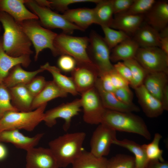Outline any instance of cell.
<instances>
[{
  "label": "cell",
  "mask_w": 168,
  "mask_h": 168,
  "mask_svg": "<svg viewBox=\"0 0 168 168\" xmlns=\"http://www.w3.org/2000/svg\"><path fill=\"white\" fill-rule=\"evenodd\" d=\"M0 22L4 30L2 46L7 54L19 57L33 53L32 43L18 23L4 12H0Z\"/></svg>",
  "instance_id": "obj_1"
},
{
  "label": "cell",
  "mask_w": 168,
  "mask_h": 168,
  "mask_svg": "<svg viewBox=\"0 0 168 168\" xmlns=\"http://www.w3.org/2000/svg\"><path fill=\"white\" fill-rule=\"evenodd\" d=\"M86 136L84 132L67 133L50 141L49 148L60 168L72 164L84 150L83 144Z\"/></svg>",
  "instance_id": "obj_2"
},
{
  "label": "cell",
  "mask_w": 168,
  "mask_h": 168,
  "mask_svg": "<svg viewBox=\"0 0 168 168\" xmlns=\"http://www.w3.org/2000/svg\"><path fill=\"white\" fill-rule=\"evenodd\" d=\"M101 123L116 131L136 133L147 140L151 139V133L144 121L139 116L131 112H120L106 109Z\"/></svg>",
  "instance_id": "obj_3"
},
{
  "label": "cell",
  "mask_w": 168,
  "mask_h": 168,
  "mask_svg": "<svg viewBox=\"0 0 168 168\" xmlns=\"http://www.w3.org/2000/svg\"><path fill=\"white\" fill-rule=\"evenodd\" d=\"M47 104L29 112L9 111L0 119V133L8 130L24 129L33 131L43 121Z\"/></svg>",
  "instance_id": "obj_4"
},
{
  "label": "cell",
  "mask_w": 168,
  "mask_h": 168,
  "mask_svg": "<svg viewBox=\"0 0 168 168\" xmlns=\"http://www.w3.org/2000/svg\"><path fill=\"white\" fill-rule=\"evenodd\" d=\"M18 23L34 46L35 61L40 53L46 49H49L54 56H58L54 44L57 33L42 26L38 20H28Z\"/></svg>",
  "instance_id": "obj_5"
},
{
  "label": "cell",
  "mask_w": 168,
  "mask_h": 168,
  "mask_svg": "<svg viewBox=\"0 0 168 168\" xmlns=\"http://www.w3.org/2000/svg\"><path fill=\"white\" fill-rule=\"evenodd\" d=\"M89 38L87 37L73 36L64 33L57 35L54 46L57 55H69L77 63H91L87 53Z\"/></svg>",
  "instance_id": "obj_6"
},
{
  "label": "cell",
  "mask_w": 168,
  "mask_h": 168,
  "mask_svg": "<svg viewBox=\"0 0 168 168\" xmlns=\"http://www.w3.org/2000/svg\"><path fill=\"white\" fill-rule=\"evenodd\" d=\"M40 20L41 25L47 29L58 28L63 33L70 34L75 30L81 29L67 20L63 15L54 12L50 8L41 6L35 0H26L25 3Z\"/></svg>",
  "instance_id": "obj_7"
},
{
  "label": "cell",
  "mask_w": 168,
  "mask_h": 168,
  "mask_svg": "<svg viewBox=\"0 0 168 168\" xmlns=\"http://www.w3.org/2000/svg\"><path fill=\"white\" fill-rule=\"evenodd\" d=\"M89 38L87 54L92 63L98 70L99 77L113 70V65L110 60L111 50L104 38L93 31Z\"/></svg>",
  "instance_id": "obj_8"
},
{
  "label": "cell",
  "mask_w": 168,
  "mask_h": 168,
  "mask_svg": "<svg viewBox=\"0 0 168 168\" xmlns=\"http://www.w3.org/2000/svg\"><path fill=\"white\" fill-rule=\"evenodd\" d=\"M134 58L148 72L168 73V55L159 47L139 48Z\"/></svg>",
  "instance_id": "obj_9"
},
{
  "label": "cell",
  "mask_w": 168,
  "mask_h": 168,
  "mask_svg": "<svg viewBox=\"0 0 168 168\" xmlns=\"http://www.w3.org/2000/svg\"><path fill=\"white\" fill-rule=\"evenodd\" d=\"M81 94L80 100L84 121L91 125L100 124L106 109L96 88L95 87Z\"/></svg>",
  "instance_id": "obj_10"
},
{
  "label": "cell",
  "mask_w": 168,
  "mask_h": 168,
  "mask_svg": "<svg viewBox=\"0 0 168 168\" xmlns=\"http://www.w3.org/2000/svg\"><path fill=\"white\" fill-rule=\"evenodd\" d=\"M80 99L62 104L44 112L43 121L49 127L56 124V120L61 118L64 120L63 129L67 131L70 127L72 118L77 115L81 110Z\"/></svg>",
  "instance_id": "obj_11"
},
{
  "label": "cell",
  "mask_w": 168,
  "mask_h": 168,
  "mask_svg": "<svg viewBox=\"0 0 168 168\" xmlns=\"http://www.w3.org/2000/svg\"><path fill=\"white\" fill-rule=\"evenodd\" d=\"M93 133L90 142V152L98 157L109 154L111 145L117 138L116 131L100 124Z\"/></svg>",
  "instance_id": "obj_12"
},
{
  "label": "cell",
  "mask_w": 168,
  "mask_h": 168,
  "mask_svg": "<svg viewBox=\"0 0 168 168\" xmlns=\"http://www.w3.org/2000/svg\"><path fill=\"white\" fill-rule=\"evenodd\" d=\"M77 90L81 94L95 87L99 72L91 63H77L71 72Z\"/></svg>",
  "instance_id": "obj_13"
},
{
  "label": "cell",
  "mask_w": 168,
  "mask_h": 168,
  "mask_svg": "<svg viewBox=\"0 0 168 168\" xmlns=\"http://www.w3.org/2000/svg\"><path fill=\"white\" fill-rule=\"evenodd\" d=\"M26 168H59L49 148L33 147L26 151Z\"/></svg>",
  "instance_id": "obj_14"
},
{
  "label": "cell",
  "mask_w": 168,
  "mask_h": 168,
  "mask_svg": "<svg viewBox=\"0 0 168 168\" xmlns=\"http://www.w3.org/2000/svg\"><path fill=\"white\" fill-rule=\"evenodd\" d=\"M44 135L39 133L30 137L24 135L18 130H6L0 133V142L11 143L16 148L27 151L35 147Z\"/></svg>",
  "instance_id": "obj_15"
},
{
  "label": "cell",
  "mask_w": 168,
  "mask_h": 168,
  "mask_svg": "<svg viewBox=\"0 0 168 168\" xmlns=\"http://www.w3.org/2000/svg\"><path fill=\"white\" fill-rule=\"evenodd\" d=\"M134 90L138 102L147 116L156 118L162 114L164 110L161 101L151 94L143 84Z\"/></svg>",
  "instance_id": "obj_16"
},
{
  "label": "cell",
  "mask_w": 168,
  "mask_h": 168,
  "mask_svg": "<svg viewBox=\"0 0 168 168\" xmlns=\"http://www.w3.org/2000/svg\"><path fill=\"white\" fill-rule=\"evenodd\" d=\"M95 87L105 109L123 112L132 113L140 111L139 107L134 103L130 105L125 104L119 100L113 93L104 90L99 78L97 80Z\"/></svg>",
  "instance_id": "obj_17"
},
{
  "label": "cell",
  "mask_w": 168,
  "mask_h": 168,
  "mask_svg": "<svg viewBox=\"0 0 168 168\" xmlns=\"http://www.w3.org/2000/svg\"><path fill=\"white\" fill-rule=\"evenodd\" d=\"M26 0H0V12H5L18 23L38 17L26 7Z\"/></svg>",
  "instance_id": "obj_18"
},
{
  "label": "cell",
  "mask_w": 168,
  "mask_h": 168,
  "mask_svg": "<svg viewBox=\"0 0 168 168\" xmlns=\"http://www.w3.org/2000/svg\"><path fill=\"white\" fill-rule=\"evenodd\" d=\"M145 15L147 24L159 32L168 26V1H156L151 10Z\"/></svg>",
  "instance_id": "obj_19"
},
{
  "label": "cell",
  "mask_w": 168,
  "mask_h": 168,
  "mask_svg": "<svg viewBox=\"0 0 168 168\" xmlns=\"http://www.w3.org/2000/svg\"><path fill=\"white\" fill-rule=\"evenodd\" d=\"M110 27L121 30L129 35L135 33L142 25L144 15H134L123 13L115 14Z\"/></svg>",
  "instance_id": "obj_20"
},
{
  "label": "cell",
  "mask_w": 168,
  "mask_h": 168,
  "mask_svg": "<svg viewBox=\"0 0 168 168\" xmlns=\"http://www.w3.org/2000/svg\"><path fill=\"white\" fill-rule=\"evenodd\" d=\"M12 104L20 112L32 110L34 97L28 90L26 85L19 84L8 88Z\"/></svg>",
  "instance_id": "obj_21"
},
{
  "label": "cell",
  "mask_w": 168,
  "mask_h": 168,
  "mask_svg": "<svg viewBox=\"0 0 168 168\" xmlns=\"http://www.w3.org/2000/svg\"><path fill=\"white\" fill-rule=\"evenodd\" d=\"M31 62L29 55L13 57L7 54L3 49L2 37L0 38V84L15 66L21 64L25 68L28 67Z\"/></svg>",
  "instance_id": "obj_22"
},
{
  "label": "cell",
  "mask_w": 168,
  "mask_h": 168,
  "mask_svg": "<svg viewBox=\"0 0 168 168\" xmlns=\"http://www.w3.org/2000/svg\"><path fill=\"white\" fill-rule=\"evenodd\" d=\"M63 15L70 22L74 24L82 31L95 24L93 8H87L68 9Z\"/></svg>",
  "instance_id": "obj_23"
},
{
  "label": "cell",
  "mask_w": 168,
  "mask_h": 168,
  "mask_svg": "<svg viewBox=\"0 0 168 168\" xmlns=\"http://www.w3.org/2000/svg\"><path fill=\"white\" fill-rule=\"evenodd\" d=\"M143 85L151 94L161 101L163 91L168 85V73L163 72H148Z\"/></svg>",
  "instance_id": "obj_24"
},
{
  "label": "cell",
  "mask_w": 168,
  "mask_h": 168,
  "mask_svg": "<svg viewBox=\"0 0 168 168\" xmlns=\"http://www.w3.org/2000/svg\"><path fill=\"white\" fill-rule=\"evenodd\" d=\"M21 65L18 64L12 68L3 80L2 83L7 88L19 84L26 85L38 73L44 71L40 67L35 71H27L23 69Z\"/></svg>",
  "instance_id": "obj_25"
},
{
  "label": "cell",
  "mask_w": 168,
  "mask_h": 168,
  "mask_svg": "<svg viewBox=\"0 0 168 168\" xmlns=\"http://www.w3.org/2000/svg\"><path fill=\"white\" fill-rule=\"evenodd\" d=\"M133 35L139 48L160 47L159 32L147 24L142 25Z\"/></svg>",
  "instance_id": "obj_26"
},
{
  "label": "cell",
  "mask_w": 168,
  "mask_h": 168,
  "mask_svg": "<svg viewBox=\"0 0 168 168\" xmlns=\"http://www.w3.org/2000/svg\"><path fill=\"white\" fill-rule=\"evenodd\" d=\"M139 48L138 44L133 39H127L111 50L110 61L116 63L134 58Z\"/></svg>",
  "instance_id": "obj_27"
},
{
  "label": "cell",
  "mask_w": 168,
  "mask_h": 168,
  "mask_svg": "<svg viewBox=\"0 0 168 168\" xmlns=\"http://www.w3.org/2000/svg\"><path fill=\"white\" fill-rule=\"evenodd\" d=\"M68 93L59 87L53 81H47L41 91L34 97L31 110H33L43 105L58 97H64Z\"/></svg>",
  "instance_id": "obj_28"
},
{
  "label": "cell",
  "mask_w": 168,
  "mask_h": 168,
  "mask_svg": "<svg viewBox=\"0 0 168 168\" xmlns=\"http://www.w3.org/2000/svg\"><path fill=\"white\" fill-rule=\"evenodd\" d=\"M40 68L49 72L53 77V80L64 91L73 96L78 94L72 77L63 74L58 68L50 65L48 62L41 65Z\"/></svg>",
  "instance_id": "obj_29"
},
{
  "label": "cell",
  "mask_w": 168,
  "mask_h": 168,
  "mask_svg": "<svg viewBox=\"0 0 168 168\" xmlns=\"http://www.w3.org/2000/svg\"><path fill=\"white\" fill-rule=\"evenodd\" d=\"M113 0H100L93 8L95 24L110 27L114 15Z\"/></svg>",
  "instance_id": "obj_30"
},
{
  "label": "cell",
  "mask_w": 168,
  "mask_h": 168,
  "mask_svg": "<svg viewBox=\"0 0 168 168\" xmlns=\"http://www.w3.org/2000/svg\"><path fill=\"white\" fill-rule=\"evenodd\" d=\"M113 144L125 148L134 154L136 168H146L149 160L142 145L126 139L122 140L116 139Z\"/></svg>",
  "instance_id": "obj_31"
},
{
  "label": "cell",
  "mask_w": 168,
  "mask_h": 168,
  "mask_svg": "<svg viewBox=\"0 0 168 168\" xmlns=\"http://www.w3.org/2000/svg\"><path fill=\"white\" fill-rule=\"evenodd\" d=\"M108 159L84 150L72 164V168H106Z\"/></svg>",
  "instance_id": "obj_32"
},
{
  "label": "cell",
  "mask_w": 168,
  "mask_h": 168,
  "mask_svg": "<svg viewBox=\"0 0 168 168\" xmlns=\"http://www.w3.org/2000/svg\"><path fill=\"white\" fill-rule=\"evenodd\" d=\"M123 62L129 68L132 73V79L130 85L134 89L142 85L148 72L135 58Z\"/></svg>",
  "instance_id": "obj_33"
},
{
  "label": "cell",
  "mask_w": 168,
  "mask_h": 168,
  "mask_svg": "<svg viewBox=\"0 0 168 168\" xmlns=\"http://www.w3.org/2000/svg\"><path fill=\"white\" fill-rule=\"evenodd\" d=\"M101 27L104 34V39L110 50L123 41L131 38L129 35L121 30L108 26Z\"/></svg>",
  "instance_id": "obj_34"
},
{
  "label": "cell",
  "mask_w": 168,
  "mask_h": 168,
  "mask_svg": "<svg viewBox=\"0 0 168 168\" xmlns=\"http://www.w3.org/2000/svg\"><path fill=\"white\" fill-rule=\"evenodd\" d=\"M162 138V136L160 134L156 133L151 142L142 145L149 161L158 160L161 162L165 161L163 157V150L159 146V142Z\"/></svg>",
  "instance_id": "obj_35"
},
{
  "label": "cell",
  "mask_w": 168,
  "mask_h": 168,
  "mask_svg": "<svg viewBox=\"0 0 168 168\" xmlns=\"http://www.w3.org/2000/svg\"><path fill=\"white\" fill-rule=\"evenodd\" d=\"M106 168H136L134 157L118 154L108 160Z\"/></svg>",
  "instance_id": "obj_36"
},
{
  "label": "cell",
  "mask_w": 168,
  "mask_h": 168,
  "mask_svg": "<svg viewBox=\"0 0 168 168\" xmlns=\"http://www.w3.org/2000/svg\"><path fill=\"white\" fill-rule=\"evenodd\" d=\"M156 2L155 0H134L129 8L124 13L144 15L151 10Z\"/></svg>",
  "instance_id": "obj_37"
},
{
  "label": "cell",
  "mask_w": 168,
  "mask_h": 168,
  "mask_svg": "<svg viewBox=\"0 0 168 168\" xmlns=\"http://www.w3.org/2000/svg\"><path fill=\"white\" fill-rule=\"evenodd\" d=\"M18 111L12 104L8 88L0 84V119L7 112Z\"/></svg>",
  "instance_id": "obj_38"
},
{
  "label": "cell",
  "mask_w": 168,
  "mask_h": 168,
  "mask_svg": "<svg viewBox=\"0 0 168 168\" xmlns=\"http://www.w3.org/2000/svg\"><path fill=\"white\" fill-rule=\"evenodd\" d=\"M100 0H52L50 2V8L64 13L68 9V6L70 4L81 2H98Z\"/></svg>",
  "instance_id": "obj_39"
},
{
  "label": "cell",
  "mask_w": 168,
  "mask_h": 168,
  "mask_svg": "<svg viewBox=\"0 0 168 168\" xmlns=\"http://www.w3.org/2000/svg\"><path fill=\"white\" fill-rule=\"evenodd\" d=\"M47 82L44 77L37 76L35 77L26 85L30 93L35 97L43 90Z\"/></svg>",
  "instance_id": "obj_40"
},
{
  "label": "cell",
  "mask_w": 168,
  "mask_h": 168,
  "mask_svg": "<svg viewBox=\"0 0 168 168\" xmlns=\"http://www.w3.org/2000/svg\"><path fill=\"white\" fill-rule=\"evenodd\" d=\"M77 62L72 57L68 55H61L57 61L58 68L65 72H71L77 66Z\"/></svg>",
  "instance_id": "obj_41"
},
{
  "label": "cell",
  "mask_w": 168,
  "mask_h": 168,
  "mask_svg": "<svg viewBox=\"0 0 168 168\" xmlns=\"http://www.w3.org/2000/svg\"><path fill=\"white\" fill-rule=\"evenodd\" d=\"M113 93L119 100L125 104L130 105L133 103V93L129 86L117 89Z\"/></svg>",
  "instance_id": "obj_42"
},
{
  "label": "cell",
  "mask_w": 168,
  "mask_h": 168,
  "mask_svg": "<svg viewBox=\"0 0 168 168\" xmlns=\"http://www.w3.org/2000/svg\"><path fill=\"white\" fill-rule=\"evenodd\" d=\"M109 72L112 84L116 90L129 86V82L118 73L114 68Z\"/></svg>",
  "instance_id": "obj_43"
},
{
  "label": "cell",
  "mask_w": 168,
  "mask_h": 168,
  "mask_svg": "<svg viewBox=\"0 0 168 168\" xmlns=\"http://www.w3.org/2000/svg\"><path fill=\"white\" fill-rule=\"evenodd\" d=\"M113 66L115 71L126 80L129 82L130 85L132 81V77L129 68L123 61L117 62L113 65Z\"/></svg>",
  "instance_id": "obj_44"
},
{
  "label": "cell",
  "mask_w": 168,
  "mask_h": 168,
  "mask_svg": "<svg viewBox=\"0 0 168 168\" xmlns=\"http://www.w3.org/2000/svg\"><path fill=\"white\" fill-rule=\"evenodd\" d=\"M134 0H113L114 15L124 13L130 7Z\"/></svg>",
  "instance_id": "obj_45"
},
{
  "label": "cell",
  "mask_w": 168,
  "mask_h": 168,
  "mask_svg": "<svg viewBox=\"0 0 168 168\" xmlns=\"http://www.w3.org/2000/svg\"><path fill=\"white\" fill-rule=\"evenodd\" d=\"M146 168H168V162L158 160L149 161Z\"/></svg>",
  "instance_id": "obj_46"
},
{
  "label": "cell",
  "mask_w": 168,
  "mask_h": 168,
  "mask_svg": "<svg viewBox=\"0 0 168 168\" xmlns=\"http://www.w3.org/2000/svg\"><path fill=\"white\" fill-rule=\"evenodd\" d=\"M164 110H168V85L165 87L161 101Z\"/></svg>",
  "instance_id": "obj_47"
},
{
  "label": "cell",
  "mask_w": 168,
  "mask_h": 168,
  "mask_svg": "<svg viewBox=\"0 0 168 168\" xmlns=\"http://www.w3.org/2000/svg\"><path fill=\"white\" fill-rule=\"evenodd\" d=\"M159 47L168 55V36L160 37Z\"/></svg>",
  "instance_id": "obj_48"
},
{
  "label": "cell",
  "mask_w": 168,
  "mask_h": 168,
  "mask_svg": "<svg viewBox=\"0 0 168 168\" xmlns=\"http://www.w3.org/2000/svg\"><path fill=\"white\" fill-rule=\"evenodd\" d=\"M8 151L6 147L0 142V161L3 160L7 156Z\"/></svg>",
  "instance_id": "obj_49"
},
{
  "label": "cell",
  "mask_w": 168,
  "mask_h": 168,
  "mask_svg": "<svg viewBox=\"0 0 168 168\" xmlns=\"http://www.w3.org/2000/svg\"><path fill=\"white\" fill-rule=\"evenodd\" d=\"M35 2L39 5L50 8V2L48 0H36Z\"/></svg>",
  "instance_id": "obj_50"
},
{
  "label": "cell",
  "mask_w": 168,
  "mask_h": 168,
  "mask_svg": "<svg viewBox=\"0 0 168 168\" xmlns=\"http://www.w3.org/2000/svg\"><path fill=\"white\" fill-rule=\"evenodd\" d=\"M1 30V26L0 25V32Z\"/></svg>",
  "instance_id": "obj_51"
}]
</instances>
